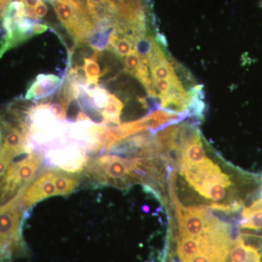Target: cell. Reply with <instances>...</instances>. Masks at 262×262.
<instances>
[{
  "label": "cell",
  "instance_id": "9",
  "mask_svg": "<svg viewBox=\"0 0 262 262\" xmlns=\"http://www.w3.org/2000/svg\"><path fill=\"white\" fill-rule=\"evenodd\" d=\"M20 1L25 5L27 18L35 21L34 20V10L42 2V0H20Z\"/></svg>",
  "mask_w": 262,
  "mask_h": 262
},
{
  "label": "cell",
  "instance_id": "10",
  "mask_svg": "<svg viewBox=\"0 0 262 262\" xmlns=\"http://www.w3.org/2000/svg\"><path fill=\"white\" fill-rule=\"evenodd\" d=\"M48 13L47 5L45 4L43 2H41L39 5L34 10V20L37 21L39 18H42Z\"/></svg>",
  "mask_w": 262,
  "mask_h": 262
},
{
  "label": "cell",
  "instance_id": "2",
  "mask_svg": "<svg viewBox=\"0 0 262 262\" xmlns=\"http://www.w3.org/2000/svg\"><path fill=\"white\" fill-rule=\"evenodd\" d=\"M61 169H50L35 177L24 192L20 201V206L27 211L38 202L60 195L58 177Z\"/></svg>",
  "mask_w": 262,
  "mask_h": 262
},
{
  "label": "cell",
  "instance_id": "3",
  "mask_svg": "<svg viewBox=\"0 0 262 262\" xmlns=\"http://www.w3.org/2000/svg\"><path fill=\"white\" fill-rule=\"evenodd\" d=\"M61 78L54 75H39L27 90L25 98L27 100L44 98L56 91L61 84Z\"/></svg>",
  "mask_w": 262,
  "mask_h": 262
},
{
  "label": "cell",
  "instance_id": "8",
  "mask_svg": "<svg viewBox=\"0 0 262 262\" xmlns=\"http://www.w3.org/2000/svg\"><path fill=\"white\" fill-rule=\"evenodd\" d=\"M141 58L137 50L131 52L130 54L125 57V67H124V72L129 74V75H134L136 70L139 68L141 63Z\"/></svg>",
  "mask_w": 262,
  "mask_h": 262
},
{
  "label": "cell",
  "instance_id": "12",
  "mask_svg": "<svg viewBox=\"0 0 262 262\" xmlns=\"http://www.w3.org/2000/svg\"><path fill=\"white\" fill-rule=\"evenodd\" d=\"M51 1H52V0H51Z\"/></svg>",
  "mask_w": 262,
  "mask_h": 262
},
{
  "label": "cell",
  "instance_id": "5",
  "mask_svg": "<svg viewBox=\"0 0 262 262\" xmlns=\"http://www.w3.org/2000/svg\"><path fill=\"white\" fill-rule=\"evenodd\" d=\"M122 108H123V103L122 101L115 95L110 94L107 103L103 108L101 114L107 123L113 122L114 124L120 125Z\"/></svg>",
  "mask_w": 262,
  "mask_h": 262
},
{
  "label": "cell",
  "instance_id": "7",
  "mask_svg": "<svg viewBox=\"0 0 262 262\" xmlns=\"http://www.w3.org/2000/svg\"><path fill=\"white\" fill-rule=\"evenodd\" d=\"M82 70L85 74L87 84H98L99 77H101V72L96 60L91 58H84Z\"/></svg>",
  "mask_w": 262,
  "mask_h": 262
},
{
  "label": "cell",
  "instance_id": "1",
  "mask_svg": "<svg viewBox=\"0 0 262 262\" xmlns=\"http://www.w3.org/2000/svg\"><path fill=\"white\" fill-rule=\"evenodd\" d=\"M57 17L77 44L89 42L96 25L81 0H52Z\"/></svg>",
  "mask_w": 262,
  "mask_h": 262
},
{
  "label": "cell",
  "instance_id": "4",
  "mask_svg": "<svg viewBox=\"0 0 262 262\" xmlns=\"http://www.w3.org/2000/svg\"><path fill=\"white\" fill-rule=\"evenodd\" d=\"M206 152L201 142V135L192 142L184 146L180 158V168L193 166L202 163L206 158Z\"/></svg>",
  "mask_w": 262,
  "mask_h": 262
},
{
  "label": "cell",
  "instance_id": "11",
  "mask_svg": "<svg viewBox=\"0 0 262 262\" xmlns=\"http://www.w3.org/2000/svg\"><path fill=\"white\" fill-rule=\"evenodd\" d=\"M261 193H262V177H261Z\"/></svg>",
  "mask_w": 262,
  "mask_h": 262
},
{
  "label": "cell",
  "instance_id": "6",
  "mask_svg": "<svg viewBox=\"0 0 262 262\" xmlns=\"http://www.w3.org/2000/svg\"><path fill=\"white\" fill-rule=\"evenodd\" d=\"M136 49V45L134 43L125 38L118 37L113 31L110 34L108 51H113L117 56H120V58H123Z\"/></svg>",
  "mask_w": 262,
  "mask_h": 262
}]
</instances>
